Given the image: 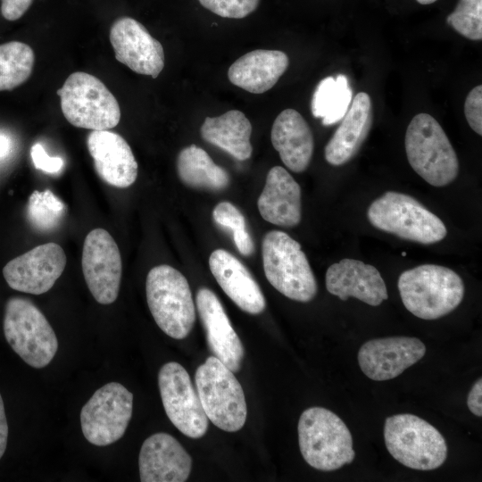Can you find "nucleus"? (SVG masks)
<instances>
[{"instance_id":"f257e3e1","label":"nucleus","mask_w":482,"mask_h":482,"mask_svg":"<svg viewBox=\"0 0 482 482\" xmlns=\"http://www.w3.org/2000/svg\"><path fill=\"white\" fill-rule=\"evenodd\" d=\"M397 285L404 307L422 320H436L450 313L461 303L465 291L455 271L436 264L403 271Z\"/></svg>"},{"instance_id":"f03ea898","label":"nucleus","mask_w":482,"mask_h":482,"mask_svg":"<svg viewBox=\"0 0 482 482\" xmlns=\"http://www.w3.org/2000/svg\"><path fill=\"white\" fill-rule=\"evenodd\" d=\"M298 441L304 461L319 470H338L355 457L350 430L326 408L311 407L301 414Z\"/></svg>"},{"instance_id":"7ed1b4c3","label":"nucleus","mask_w":482,"mask_h":482,"mask_svg":"<svg viewBox=\"0 0 482 482\" xmlns=\"http://www.w3.org/2000/svg\"><path fill=\"white\" fill-rule=\"evenodd\" d=\"M404 145L410 165L431 186L445 187L457 178V154L443 128L430 114L421 112L411 119Z\"/></svg>"},{"instance_id":"20e7f679","label":"nucleus","mask_w":482,"mask_h":482,"mask_svg":"<svg viewBox=\"0 0 482 482\" xmlns=\"http://www.w3.org/2000/svg\"><path fill=\"white\" fill-rule=\"evenodd\" d=\"M145 293L158 327L172 338L187 337L195 321V306L184 275L170 265H157L147 274Z\"/></svg>"},{"instance_id":"39448f33","label":"nucleus","mask_w":482,"mask_h":482,"mask_svg":"<svg viewBox=\"0 0 482 482\" xmlns=\"http://www.w3.org/2000/svg\"><path fill=\"white\" fill-rule=\"evenodd\" d=\"M266 278L279 293L294 301H312L318 291L317 282L301 245L287 233L271 230L262 245Z\"/></svg>"},{"instance_id":"423d86ee","label":"nucleus","mask_w":482,"mask_h":482,"mask_svg":"<svg viewBox=\"0 0 482 482\" xmlns=\"http://www.w3.org/2000/svg\"><path fill=\"white\" fill-rule=\"evenodd\" d=\"M370 224L400 238L431 245L447 235L444 222L409 195L388 191L374 200L367 211Z\"/></svg>"},{"instance_id":"0eeeda50","label":"nucleus","mask_w":482,"mask_h":482,"mask_svg":"<svg viewBox=\"0 0 482 482\" xmlns=\"http://www.w3.org/2000/svg\"><path fill=\"white\" fill-rule=\"evenodd\" d=\"M384 439L393 458L410 469L436 470L447 458V445L441 433L413 414H396L386 418Z\"/></svg>"},{"instance_id":"6e6552de","label":"nucleus","mask_w":482,"mask_h":482,"mask_svg":"<svg viewBox=\"0 0 482 482\" xmlns=\"http://www.w3.org/2000/svg\"><path fill=\"white\" fill-rule=\"evenodd\" d=\"M4 333L12 350L29 366L48 365L58 350L55 333L43 312L28 298L7 300Z\"/></svg>"},{"instance_id":"1a4fd4ad","label":"nucleus","mask_w":482,"mask_h":482,"mask_svg":"<svg viewBox=\"0 0 482 482\" xmlns=\"http://www.w3.org/2000/svg\"><path fill=\"white\" fill-rule=\"evenodd\" d=\"M195 382L210 421L227 432L243 428L247 407L243 388L233 371L215 356H210L197 368Z\"/></svg>"},{"instance_id":"9d476101","label":"nucleus","mask_w":482,"mask_h":482,"mask_svg":"<svg viewBox=\"0 0 482 482\" xmlns=\"http://www.w3.org/2000/svg\"><path fill=\"white\" fill-rule=\"evenodd\" d=\"M65 119L77 128L105 130L120 120V109L107 87L92 74L71 73L57 90Z\"/></svg>"},{"instance_id":"9b49d317","label":"nucleus","mask_w":482,"mask_h":482,"mask_svg":"<svg viewBox=\"0 0 482 482\" xmlns=\"http://www.w3.org/2000/svg\"><path fill=\"white\" fill-rule=\"evenodd\" d=\"M133 411V395L117 382L97 389L80 411L81 429L92 445L105 446L124 435Z\"/></svg>"},{"instance_id":"f8f14e48","label":"nucleus","mask_w":482,"mask_h":482,"mask_svg":"<svg viewBox=\"0 0 482 482\" xmlns=\"http://www.w3.org/2000/svg\"><path fill=\"white\" fill-rule=\"evenodd\" d=\"M158 385L165 412L185 436L200 438L208 428V418L187 371L179 363H165L158 374Z\"/></svg>"},{"instance_id":"ddd939ff","label":"nucleus","mask_w":482,"mask_h":482,"mask_svg":"<svg viewBox=\"0 0 482 482\" xmlns=\"http://www.w3.org/2000/svg\"><path fill=\"white\" fill-rule=\"evenodd\" d=\"M81 266L87 286L96 301L112 303L118 297L122 262L119 247L111 234L101 228L85 237Z\"/></svg>"},{"instance_id":"4468645a","label":"nucleus","mask_w":482,"mask_h":482,"mask_svg":"<svg viewBox=\"0 0 482 482\" xmlns=\"http://www.w3.org/2000/svg\"><path fill=\"white\" fill-rule=\"evenodd\" d=\"M66 262V254L61 245L50 242L8 262L3 269V275L11 288L41 295L53 287Z\"/></svg>"},{"instance_id":"2eb2a0df","label":"nucleus","mask_w":482,"mask_h":482,"mask_svg":"<svg viewBox=\"0 0 482 482\" xmlns=\"http://www.w3.org/2000/svg\"><path fill=\"white\" fill-rule=\"evenodd\" d=\"M110 42L115 58L133 71L158 77L164 67L162 44L137 20L120 17L112 25Z\"/></svg>"},{"instance_id":"dca6fc26","label":"nucleus","mask_w":482,"mask_h":482,"mask_svg":"<svg viewBox=\"0 0 482 482\" xmlns=\"http://www.w3.org/2000/svg\"><path fill=\"white\" fill-rule=\"evenodd\" d=\"M425 345L416 337H390L365 342L358 352L362 371L370 379L396 378L426 353Z\"/></svg>"},{"instance_id":"f3484780","label":"nucleus","mask_w":482,"mask_h":482,"mask_svg":"<svg viewBox=\"0 0 482 482\" xmlns=\"http://www.w3.org/2000/svg\"><path fill=\"white\" fill-rule=\"evenodd\" d=\"M195 303L213 356L231 371L237 372L244 358V347L219 298L209 288L201 287Z\"/></svg>"},{"instance_id":"a211bd4d","label":"nucleus","mask_w":482,"mask_h":482,"mask_svg":"<svg viewBox=\"0 0 482 482\" xmlns=\"http://www.w3.org/2000/svg\"><path fill=\"white\" fill-rule=\"evenodd\" d=\"M138 467L142 482H184L191 472L192 459L177 439L160 432L144 441Z\"/></svg>"},{"instance_id":"6ab92c4d","label":"nucleus","mask_w":482,"mask_h":482,"mask_svg":"<svg viewBox=\"0 0 482 482\" xmlns=\"http://www.w3.org/2000/svg\"><path fill=\"white\" fill-rule=\"evenodd\" d=\"M87 145L97 175L106 184L126 188L136 181L137 162L129 145L120 135L108 129L92 130Z\"/></svg>"},{"instance_id":"aec40b11","label":"nucleus","mask_w":482,"mask_h":482,"mask_svg":"<svg viewBox=\"0 0 482 482\" xmlns=\"http://www.w3.org/2000/svg\"><path fill=\"white\" fill-rule=\"evenodd\" d=\"M326 288L342 301L349 297L378 306L388 298L386 283L372 265L354 259L333 263L326 272Z\"/></svg>"},{"instance_id":"412c9836","label":"nucleus","mask_w":482,"mask_h":482,"mask_svg":"<svg viewBox=\"0 0 482 482\" xmlns=\"http://www.w3.org/2000/svg\"><path fill=\"white\" fill-rule=\"evenodd\" d=\"M212 274L225 294L244 312H262L264 295L247 268L224 249L213 251L209 258Z\"/></svg>"},{"instance_id":"4be33fe9","label":"nucleus","mask_w":482,"mask_h":482,"mask_svg":"<svg viewBox=\"0 0 482 482\" xmlns=\"http://www.w3.org/2000/svg\"><path fill=\"white\" fill-rule=\"evenodd\" d=\"M261 216L280 227H295L301 221V188L281 166L272 167L257 201Z\"/></svg>"},{"instance_id":"5701e85b","label":"nucleus","mask_w":482,"mask_h":482,"mask_svg":"<svg viewBox=\"0 0 482 482\" xmlns=\"http://www.w3.org/2000/svg\"><path fill=\"white\" fill-rule=\"evenodd\" d=\"M325 147V159L340 166L353 159L368 137L372 126L371 99L366 92H359Z\"/></svg>"},{"instance_id":"b1692460","label":"nucleus","mask_w":482,"mask_h":482,"mask_svg":"<svg viewBox=\"0 0 482 482\" xmlns=\"http://www.w3.org/2000/svg\"><path fill=\"white\" fill-rule=\"evenodd\" d=\"M270 140L289 170L300 173L307 169L313 154V135L297 111L286 109L277 116L271 128Z\"/></svg>"},{"instance_id":"393cba45","label":"nucleus","mask_w":482,"mask_h":482,"mask_svg":"<svg viewBox=\"0 0 482 482\" xmlns=\"http://www.w3.org/2000/svg\"><path fill=\"white\" fill-rule=\"evenodd\" d=\"M288 64V56L282 51L257 49L236 60L228 71V78L245 91L262 94L274 87Z\"/></svg>"},{"instance_id":"a878e982","label":"nucleus","mask_w":482,"mask_h":482,"mask_svg":"<svg viewBox=\"0 0 482 482\" xmlns=\"http://www.w3.org/2000/svg\"><path fill=\"white\" fill-rule=\"evenodd\" d=\"M203 139L229 154L238 161L251 157L252 125L238 110H230L217 117H206L200 129Z\"/></svg>"},{"instance_id":"bb28decb","label":"nucleus","mask_w":482,"mask_h":482,"mask_svg":"<svg viewBox=\"0 0 482 482\" xmlns=\"http://www.w3.org/2000/svg\"><path fill=\"white\" fill-rule=\"evenodd\" d=\"M177 170L180 180L193 188L222 190L229 184V173L195 145H190L179 153Z\"/></svg>"},{"instance_id":"cd10ccee","label":"nucleus","mask_w":482,"mask_h":482,"mask_svg":"<svg viewBox=\"0 0 482 482\" xmlns=\"http://www.w3.org/2000/svg\"><path fill=\"white\" fill-rule=\"evenodd\" d=\"M353 92L347 78L339 74L321 79L312 98V113L322 119L324 126L333 125L343 119L349 109Z\"/></svg>"},{"instance_id":"c85d7f7f","label":"nucleus","mask_w":482,"mask_h":482,"mask_svg":"<svg viewBox=\"0 0 482 482\" xmlns=\"http://www.w3.org/2000/svg\"><path fill=\"white\" fill-rule=\"evenodd\" d=\"M35 61L32 48L20 41L0 45V91L12 90L31 75Z\"/></svg>"},{"instance_id":"c756f323","label":"nucleus","mask_w":482,"mask_h":482,"mask_svg":"<svg viewBox=\"0 0 482 482\" xmlns=\"http://www.w3.org/2000/svg\"><path fill=\"white\" fill-rule=\"evenodd\" d=\"M65 213V205L52 191L35 190L29 196L27 217L30 224L40 231L53 230Z\"/></svg>"},{"instance_id":"7c9ffc66","label":"nucleus","mask_w":482,"mask_h":482,"mask_svg":"<svg viewBox=\"0 0 482 482\" xmlns=\"http://www.w3.org/2000/svg\"><path fill=\"white\" fill-rule=\"evenodd\" d=\"M217 225L231 233L233 242L238 252L244 256H250L254 252V245L246 229L243 213L231 203L220 202L212 212Z\"/></svg>"},{"instance_id":"2f4dec72","label":"nucleus","mask_w":482,"mask_h":482,"mask_svg":"<svg viewBox=\"0 0 482 482\" xmlns=\"http://www.w3.org/2000/svg\"><path fill=\"white\" fill-rule=\"evenodd\" d=\"M448 24L470 40L482 39V0H459L447 17Z\"/></svg>"},{"instance_id":"473e14b6","label":"nucleus","mask_w":482,"mask_h":482,"mask_svg":"<svg viewBox=\"0 0 482 482\" xmlns=\"http://www.w3.org/2000/svg\"><path fill=\"white\" fill-rule=\"evenodd\" d=\"M213 13L230 19H242L257 8L260 0H198Z\"/></svg>"},{"instance_id":"72a5a7b5","label":"nucleus","mask_w":482,"mask_h":482,"mask_svg":"<svg viewBox=\"0 0 482 482\" xmlns=\"http://www.w3.org/2000/svg\"><path fill=\"white\" fill-rule=\"evenodd\" d=\"M464 113L470 127L479 136L482 135V86L473 87L464 103Z\"/></svg>"},{"instance_id":"f704fd0d","label":"nucleus","mask_w":482,"mask_h":482,"mask_svg":"<svg viewBox=\"0 0 482 482\" xmlns=\"http://www.w3.org/2000/svg\"><path fill=\"white\" fill-rule=\"evenodd\" d=\"M30 156L35 168L46 173H57L63 167V160L49 156L40 143L32 145Z\"/></svg>"},{"instance_id":"c9c22d12","label":"nucleus","mask_w":482,"mask_h":482,"mask_svg":"<svg viewBox=\"0 0 482 482\" xmlns=\"http://www.w3.org/2000/svg\"><path fill=\"white\" fill-rule=\"evenodd\" d=\"M32 0H1V13L7 21L20 19L29 8Z\"/></svg>"},{"instance_id":"e433bc0d","label":"nucleus","mask_w":482,"mask_h":482,"mask_svg":"<svg viewBox=\"0 0 482 482\" xmlns=\"http://www.w3.org/2000/svg\"><path fill=\"white\" fill-rule=\"evenodd\" d=\"M482 379L476 381L467 398V405L469 410L476 416H482Z\"/></svg>"},{"instance_id":"4c0bfd02","label":"nucleus","mask_w":482,"mask_h":482,"mask_svg":"<svg viewBox=\"0 0 482 482\" xmlns=\"http://www.w3.org/2000/svg\"><path fill=\"white\" fill-rule=\"evenodd\" d=\"M8 423L5 416L4 406L0 394V459L3 457L8 440Z\"/></svg>"},{"instance_id":"58836bf2","label":"nucleus","mask_w":482,"mask_h":482,"mask_svg":"<svg viewBox=\"0 0 482 482\" xmlns=\"http://www.w3.org/2000/svg\"><path fill=\"white\" fill-rule=\"evenodd\" d=\"M11 149V142L8 137L0 135V158L6 156Z\"/></svg>"},{"instance_id":"ea45409f","label":"nucleus","mask_w":482,"mask_h":482,"mask_svg":"<svg viewBox=\"0 0 482 482\" xmlns=\"http://www.w3.org/2000/svg\"><path fill=\"white\" fill-rule=\"evenodd\" d=\"M418 3L421 4H430L435 3L436 0H416Z\"/></svg>"},{"instance_id":"a19ab883","label":"nucleus","mask_w":482,"mask_h":482,"mask_svg":"<svg viewBox=\"0 0 482 482\" xmlns=\"http://www.w3.org/2000/svg\"><path fill=\"white\" fill-rule=\"evenodd\" d=\"M402 254H403V256H405L406 253H405V252H403V253Z\"/></svg>"}]
</instances>
